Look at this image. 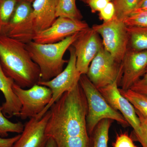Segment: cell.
I'll return each mask as SVG.
<instances>
[{"label": "cell", "mask_w": 147, "mask_h": 147, "mask_svg": "<svg viewBox=\"0 0 147 147\" xmlns=\"http://www.w3.org/2000/svg\"><path fill=\"white\" fill-rule=\"evenodd\" d=\"M0 63L5 75L23 88H30L40 81L39 67L26 43L5 35H0Z\"/></svg>", "instance_id": "1"}, {"label": "cell", "mask_w": 147, "mask_h": 147, "mask_svg": "<svg viewBox=\"0 0 147 147\" xmlns=\"http://www.w3.org/2000/svg\"><path fill=\"white\" fill-rule=\"evenodd\" d=\"M80 32L56 43L40 44L32 40L26 43L32 60L39 67L40 82L50 81L63 70L65 64L68 62L64 59V55L77 39Z\"/></svg>", "instance_id": "2"}, {"label": "cell", "mask_w": 147, "mask_h": 147, "mask_svg": "<svg viewBox=\"0 0 147 147\" xmlns=\"http://www.w3.org/2000/svg\"><path fill=\"white\" fill-rule=\"evenodd\" d=\"M79 83L84 91L88 103L86 124L89 136L92 134L97 124L104 119L115 121L124 127L129 126L123 116L109 105L86 74L81 75Z\"/></svg>", "instance_id": "3"}, {"label": "cell", "mask_w": 147, "mask_h": 147, "mask_svg": "<svg viewBox=\"0 0 147 147\" xmlns=\"http://www.w3.org/2000/svg\"><path fill=\"white\" fill-rule=\"evenodd\" d=\"M92 28L102 37L104 49L122 63L128 49L127 26L124 22L115 16L110 21L94 25Z\"/></svg>", "instance_id": "4"}, {"label": "cell", "mask_w": 147, "mask_h": 147, "mask_svg": "<svg viewBox=\"0 0 147 147\" xmlns=\"http://www.w3.org/2000/svg\"><path fill=\"white\" fill-rule=\"evenodd\" d=\"M86 75L98 89L116 82L119 85L122 63L115 60L103 47L91 63Z\"/></svg>", "instance_id": "5"}, {"label": "cell", "mask_w": 147, "mask_h": 147, "mask_svg": "<svg viewBox=\"0 0 147 147\" xmlns=\"http://www.w3.org/2000/svg\"><path fill=\"white\" fill-rule=\"evenodd\" d=\"M70 57L67 64L64 69L60 73L50 81L39 82L38 84L45 86L52 91V97L49 104L42 112L35 117L40 119L49 110L52 105L57 101L65 92L73 89L77 84L82 74L76 68V57L73 46L69 48Z\"/></svg>", "instance_id": "6"}, {"label": "cell", "mask_w": 147, "mask_h": 147, "mask_svg": "<svg viewBox=\"0 0 147 147\" xmlns=\"http://www.w3.org/2000/svg\"><path fill=\"white\" fill-rule=\"evenodd\" d=\"M13 90L22 105L18 117L22 120L36 117L45 109L52 98L50 89L38 84L25 89L14 83Z\"/></svg>", "instance_id": "7"}, {"label": "cell", "mask_w": 147, "mask_h": 147, "mask_svg": "<svg viewBox=\"0 0 147 147\" xmlns=\"http://www.w3.org/2000/svg\"><path fill=\"white\" fill-rule=\"evenodd\" d=\"M71 46L75 50L76 68L81 74H86L90 64L103 47L100 35L89 28L80 32Z\"/></svg>", "instance_id": "8"}, {"label": "cell", "mask_w": 147, "mask_h": 147, "mask_svg": "<svg viewBox=\"0 0 147 147\" xmlns=\"http://www.w3.org/2000/svg\"><path fill=\"white\" fill-rule=\"evenodd\" d=\"M57 0H34L32 3V11L27 23L24 42L32 41L36 34L51 26L57 18Z\"/></svg>", "instance_id": "9"}, {"label": "cell", "mask_w": 147, "mask_h": 147, "mask_svg": "<svg viewBox=\"0 0 147 147\" xmlns=\"http://www.w3.org/2000/svg\"><path fill=\"white\" fill-rule=\"evenodd\" d=\"M89 28L85 21L58 17L51 26L36 34L32 40L40 44L56 43Z\"/></svg>", "instance_id": "10"}, {"label": "cell", "mask_w": 147, "mask_h": 147, "mask_svg": "<svg viewBox=\"0 0 147 147\" xmlns=\"http://www.w3.org/2000/svg\"><path fill=\"white\" fill-rule=\"evenodd\" d=\"M118 82L99 89L98 90L109 105L121 114L134 129L137 138L142 134L141 123L134 106L121 94L118 88Z\"/></svg>", "instance_id": "11"}, {"label": "cell", "mask_w": 147, "mask_h": 147, "mask_svg": "<svg viewBox=\"0 0 147 147\" xmlns=\"http://www.w3.org/2000/svg\"><path fill=\"white\" fill-rule=\"evenodd\" d=\"M123 75L119 85L126 90L144 75L147 69V50L134 51L127 49L122 63Z\"/></svg>", "instance_id": "12"}, {"label": "cell", "mask_w": 147, "mask_h": 147, "mask_svg": "<svg viewBox=\"0 0 147 147\" xmlns=\"http://www.w3.org/2000/svg\"><path fill=\"white\" fill-rule=\"evenodd\" d=\"M51 115L50 110L41 119L32 117L24 125L23 132L13 147H45L47 138L45 128Z\"/></svg>", "instance_id": "13"}, {"label": "cell", "mask_w": 147, "mask_h": 147, "mask_svg": "<svg viewBox=\"0 0 147 147\" xmlns=\"http://www.w3.org/2000/svg\"><path fill=\"white\" fill-rule=\"evenodd\" d=\"M32 11V3L18 1L5 35L23 42L28 19Z\"/></svg>", "instance_id": "14"}, {"label": "cell", "mask_w": 147, "mask_h": 147, "mask_svg": "<svg viewBox=\"0 0 147 147\" xmlns=\"http://www.w3.org/2000/svg\"><path fill=\"white\" fill-rule=\"evenodd\" d=\"M14 81L4 72L0 63V91L3 93L5 101L0 106L4 115L8 118L18 117L22 105L13 90Z\"/></svg>", "instance_id": "15"}, {"label": "cell", "mask_w": 147, "mask_h": 147, "mask_svg": "<svg viewBox=\"0 0 147 147\" xmlns=\"http://www.w3.org/2000/svg\"><path fill=\"white\" fill-rule=\"evenodd\" d=\"M128 49L134 51L147 50V27L127 26Z\"/></svg>", "instance_id": "16"}, {"label": "cell", "mask_w": 147, "mask_h": 147, "mask_svg": "<svg viewBox=\"0 0 147 147\" xmlns=\"http://www.w3.org/2000/svg\"><path fill=\"white\" fill-rule=\"evenodd\" d=\"M113 122L105 119L97 124L92 134V147H108L109 129Z\"/></svg>", "instance_id": "17"}, {"label": "cell", "mask_w": 147, "mask_h": 147, "mask_svg": "<svg viewBox=\"0 0 147 147\" xmlns=\"http://www.w3.org/2000/svg\"><path fill=\"white\" fill-rule=\"evenodd\" d=\"M56 15L74 20H82L83 16L77 8L76 0H57Z\"/></svg>", "instance_id": "18"}, {"label": "cell", "mask_w": 147, "mask_h": 147, "mask_svg": "<svg viewBox=\"0 0 147 147\" xmlns=\"http://www.w3.org/2000/svg\"><path fill=\"white\" fill-rule=\"evenodd\" d=\"M121 94L134 106L135 110L147 119V96L132 90H124L119 88Z\"/></svg>", "instance_id": "19"}, {"label": "cell", "mask_w": 147, "mask_h": 147, "mask_svg": "<svg viewBox=\"0 0 147 147\" xmlns=\"http://www.w3.org/2000/svg\"><path fill=\"white\" fill-rule=\"evenodd\" d=\"M17 0H0V35H5Z\"/></svg>", "instance_id": "20"}, {"label": "cell", "mask_w": 147, "mask_h": 147, "mask_svg": "<svg viewBox=\"0 0 147 147\" xmlns=\"http://www.w3.org/2000/svg\"><path fill=\"white\" fill-rule=\"evenodd\" d=\"M115 9V16L123 21L137 8L139 0H112Z\"/></svg>", "instance_id": "21"}, {"label": "cell", "mask_w": 147, "mask_h": 147, "mask_svg": "<svg viewBox=\"0 0 147 147\" xmlns=\"http://www.w3.org/2000/svg\"><path fill=\"white\" fill-rule=\"evenodd\" d=\"M24 125L21 122L13 123L6 118L0 108V137H7L8 132L21 134L23 132Z\"/></svg>", "instance_id": "22"}, {"label": "cell", "mask_w": 147, "mask_h": 147, "mask_svg": "<svg viewBox=\"0 0 147 147\" xmlns=\"http://www.w3.org/2000/svg\"><path fill=\"white\" fill-rule=\"evenodd\" d=\"M124 23L127 26L147 27V9L134 11Z\"/></svg>", "instance_id": "23"}, {"label": "cell", "mask_w": 147, "mask_h": 147, "mask_svg": "<svg viewBox=\"0 0 147 147\" xmlns=\"http://www.w3.org/2000/svg\"><path fill=\"white\" fill-rule=\"evenodd\" d=\"M115 6L112 1H111L99 11V18L103 22H107L113 19L115 16Z\"/></svg>", "instance_id": "24"}, {"label": "cell", "mask_w": 147, "mask_h": 147, "mask_svg": "<svg viewBox=\"0 0 147 147\" xmlns=\"http://www.w3.org/2000/svg\"><path fill=\"white\" fill-rule=\"evenodd\" d=\"M136 112L140 120L142 128V134L137 139L142 147H147V119L137 110Z\"/></svg>", "instance_id": "25"}, {"label": "cell", "mask_w": 147, "mask_h": 147, "mask_svg": "<svg viewBox=\"0 0 147 147\" xmlns=\"http://www.w3.org/2000/svg\"><path fill=\"white\" fill-rule=\"evenodd\" d=\"M130 89L147 96V69L141 79L136 82Z\"/></svg>", "instance_id": "26"}, {"label": "cell", "mask_w": 147, "mask_h": 147, "mask_svg": "<svg viewBox=\"0 0 147 147\" xmlns=\"http://www.w3.org/2000/svg\"><path fill=\"white\" fill-rule=\"evenodd\" d=\"M114 147H137L132 139L126 133L118 135L113 145Z\"/></svg>", "instance_id": "27"}, {"label": "cell", "mask_w": 147, "mask_h": 147, "mask_svg": "<svg viewBox=\"0 0 147 147\" xmlns=\"http://www.w3.org/2000/svg\"><path fill=\"white\" fill-rule=\"evenodd\" d=\"M111 1L112 0H88L86 3L90 8L92 13H95L99 12Z\"/></svg>", "instance_id": "28"}, {"label": "cell", "mask_w": 147, "mask_h": 147, "mask_svg": "<svg viewBox=\"0 0 147 147\" xmlns=\"http://www.w3.org/2000/svg\"><path fill=\"white\" fill-rule=\"evenodd\" d=\"M21 136L18 134L14 137L9 138H3L0 137V147H13V145Z\"/></svg>", "instance_id": "29"}, {"label": "cell", "mask_w": 147, "mask_h": 147, "mask_svg": "<svg viewBox=\"0 0 147 147\" xmlns=\"http://www.w3.org/2000/svg\"><path fill=\"white\" fill-rule=\"evenodd\" d=\"M147 9V0H139L136 10H143Z\"/></svg>", "instance_id": "30"}, {"label": "cell", "mask_w": 147, "mask_h": 147, "mask_svg": "<svg viewBox=\"0 0 147 147\" xmlns=\"http://www.w3.org/2000/svg\"><path fill=\"white\" fill-rule=\"evenodd\" d=\"M45 147H57L56 143L52 138H48Z\"/></svg>", "instance_id": "31"}, {"label": "cell", "mask_w": 147, "mask_h": 147, "mask_svg": "<svg viewBox=\"0 0 147 147\" xmlns=\"http://www.w3.org/2000/svg\"><path fill=\"white\" fill-rule=\"evenodd\" d=\"M18 1H26L32 3L34 0H17Z\"/></svg>", "instance_id": "32"}, {"label": "cell", "mask_w": 147, "mask_h": 147, "mask_svg": "<svg viewBox=\"0 0 147 147\" xmlns=\"http://www.w3.org/2000/svg\"><path fill=\"white\" fill-rule=\"evenodd\" d=\"M81 1H83V2H84L86 3V1L88 0H80Z\"/></svg>", "instance_id": "33"}]
</instances>
